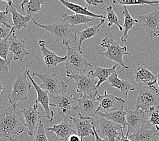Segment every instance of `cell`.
<instances>
[{
  "label": "cell",
  "mask_w": 159,
  "mask_h": 141,
  "mask_svg": "<svg viewBox=\"0 0 159 141\" xmlns=\"http://www.w3.org/2000/svg\"><path fill=\"white\" fill-rule=\"evenodd\" d=\"M44 3L45 1L41 0H24L20 3V7L23 12H26L27 14H31L41 11L42 5Z\"/></svg>",
  "instance_id": "4dcf8cb0"
},
{
  "label": "cell",
  "mask_w": 159,
  "mask_h": 141,
  "mask_svg": "<svg viewBox=\"0 0 159 141\" xmlns=\"http://www.w3.org/2000/svg\"><path fill=\"white\" fill-rule=\"evenodd\" d=\"M69 119H70L63 116L60 124L54 125L51 128H48L47 130L55 134L56 140L59 139L61 141H68L69 138L71 135L77 134L76 131L74 130Z\"/></svg>",
  "instance_id": "d6986e66"
},
{
  "label": "cell",
  "mask_w": 159,
  "mask_h": 141,
  "mask_svg": "<svg viewBox=\"0 0 159 141\" xmlns=\"http://www.w3.org/2000/svg\"><path fill=\"white\" fill-rule=\"evenodd\" d=\"M97 115H99L101 117L107 119V120L113 121L119 125H121L124 128V129L126 126V111H124V107L121 108L118 111L110 112V113H101V112H97Z\"/></svg>",
  "instance_id": "4316f807"
},
{
  "label": "cell",
  "mask_w": 159,
  "mask_h": 141,
  "mask_svg": "<svg viewBox=\"0 0 159 141\" xmlns=\"http://www.w3.org/2000/svg\"><path fill=\"white\" fill-rule=\"evenodd\" d=\"M85 2L86 3V4L88 5L87 8L89 9V7L91 6H99V4L103 3V1H102V0H85Z\"/></svg>",
  "instance_id": "ab89813d"
},
{
  "label": "cell",
  "mask_w": 159,
  "mask_h": 141,
  "mask_svg": "<svg viewBox=\"0 0 159 141\" xmlns=\"http://www.w3.org/2000/svg\"><path fill=\"white\" fill-rule=\"evenodd\" d=\"M7 3V6L6 10L8 12L12 14V27L9 32L8 37L10 38V35L13 33H16V31H19L20 29H24L27 27V24L32 20L31 14H27V15H23L20 14L17 10V7L14 4L12 1H5Z\"/></svg>",
  "instance_id": "9a60e30c"
},
{
  "label": "cell",
  "mask_w": 159,
  "mask_h": 141,
  "mask_svg": "<svg viewBox=\"0 0 159 141\" xmlns=\"http://www.w3.org/2000/svg\"><path fill=\"white\" fill-rule=\"evenodd\" d=\"M102 10H105L107 14V27H111L113 24L116 25L118 27V29L120 31H123V27L120 24V20L118 16L116 14L111 6H106L102 8Z\"/></svg>",
  "instance_id": "1f68e13d"
},
{
  "label": "cell",
  "mask_w": 159,
  "mask_h": 141,
  "mask_svg": "<svg viewBox=\"0 0 159 141\" xmlns=\"http://www.w3.org/2000/svg\"><path fill=\"white\" fill-rule=\"evenodd\" d=\"M11 104L0 111V138H10L23 132L25 126L23 111Z\"/></svg>",
  "instance_id": "6da1fadb"
},
{
  "label": "cell",
  "mask_w": 159,
  "mask_h": 141,
  "mask_svg": "<svg viewBox=\"0 0 159 141\" xmlns=\"http://www.w3.org/2000/svg\"><path fill=\"white\" fill-rule=\"evenodd\" d=\"M59 2L62 3L66 8L70 10L71 11L75 12V14L89 16V17L93 18V19H98V18H100V19H106V16H104L103 15H102V14H96L95 13L91 12L87 7L84 8V7L81 6L80 5L71 3L69 1H66V0H59Z\"/></svg>",
  "instance_id": "484cf974"
},
{
  "label": "cell",
  "mask_w": 159,
  "mask_h": 141,
  "mask_svg": "<svg viewBox=\"0 0 159 141\" xmlns=\"http://www.w3.org/2000/svg\"><path fill=\"white\" fill-rule=\"evenodd\" d=\"M99 126L98 133H101L104 138H107L109 141H116L120 134L119 131L124 130V128L121 125L101 117L99 115L97 117V125Z\"/></svg>",
  "instance_id": "2e32d148"
},
{
  "label": "cell",
  "mask_w": 159,
  "mask_h": 141,
  "mask_svg": "<svg viewBox=\"0 0 159 141\" xmlns=\"http://www.w3.org/2000/svg\"><path fill=\"white\" fill-rule=\"evenodd\" d=\"M126 120L127 132L126 136L131 134L134 133L137 130H139L146 126L148 123L146 111L136 108L135 110H128L126 111Z\"/></svg>",
  "instance_id": "4fadbf2b"
},
{
  "label": "cell",
  "mask_w": 159,
  "mask_h": 141,
  "mask_svg": "<svg viewBox=\"0 0 159 141\" xmlns=\"http://www.w3.org/2000/svg\"><path fill=\"white\" fill-rule=\"evenodd\" d=\"M50 107L57 108L59 115L63 117L70 113L75 100L71 94L66 92L57 96L50 97Z\"/></svg>",
  "instance_id": "e0dca14e"
},
{
  "label": "cell",
  "mask_w": 159,
  "mask_h": 141,
  "mask_svg": "<svg viewBox=\"0 0 159 141\" xmlns=\"http://www.w3.org/2000/svg\"><path fill=\"white\" fill-rule=\"evenodd\" d=\"M39 104L38 103H34L32 107L23 109V114L25 118V126L28 129L27 134L30 136H34L37 131L40 122L41 118H44V115L38 111Z\"/></svg>",
  "instance_id": "5bb4252c"
},
{
  "label": "cell",
  "mask_w": 159,
  "mask_h": 141,
  "mask_svg": "<svg viewBox=\"0 0 159 141\" xmlns=\"http://www.w3.org/2000/svg\"><path fill=\"white\" fill-rule=\"evenodd\" d=\"M9 140H10V141H20L19 139H12V138H11V137H10V138H9Z\"/></svg>",
  "instance_id": "bcb514c9"
},
{
  "label": "cell",
  "mask_w": 159,
  "mask_h": 141,
  "mask_svg": "<svg viewBox=\"0 0 159 141\" xmlns=\"http://www.w3.org/2000/svg\"><path fill=\"white\" fill-rule=\"evenodd\" d=\"M12 60V55L10 56L7 60L0 57V75H6L9 73V69Z\"/></svg>",
  "instance_id": "d590c367"
},
{
  "label": "cell",
  "mask_w": 159,
  "mask_h": 141,
  "mask_svg": "<svg viewBox=\"0 0 159 141\" xmlns=\"http://www.w3.org/2000/svg\"><path fill=\"white\" fill-rule=\"evenodd\" d=\"M122 14L124 16V24L122 26V27H123V33L121 36L120 40L122 42L126 43L128 39V32L132 29L135 24L138 23V20L133 19L131 16L126 6H124V10L122 12Z\"/></svg>",
  "instance_id": "f1b7e54d"
},
{
  "label": "cell",
  "mask_w": 159,
  "mask_h": 141,
  "mask_svg": "<svg viewBox=\"0 0 159 141\" xmlns=\"http://www.w3.org/2000/svg\"><path fill=\"white\" fill-rule=\"evenodd\" d=\"M10 43L8 39L0 41V57L6 60H8V54L10 52Z\"/></svg>",
  "instance_id": "8d00e7d4"
},
{
  "label": "cell",
  "mask_w": 159,
  "mask_h": 141,
  "mask_svg": "<svg viewBox=\"0 0 159 141\" xmlns=\"http://www.w3.org/2000/svg\"><path fill=\"white\" fill-rule=\"evenodd\" d=\"M158 132H159V129H158Z\"/></svg>",
  "instance_id": "c3c4849f"
},
{
  "label": "cell",
  "mask_w": 159,
  "mask_h": 141,
  "mask_svg": "<svg viewBox=\"0 0 159 141\" xmlns=\"http://www.w3.org/2000/svg\"><path fill=\"white\" fill-rule=\"evenodd\" d=\"M158 134V130L150 123H148L142 128L129 134L127 138L131 141H152L154 137Z\"/></svg>",
  "instance_id": "7402d4cb"
},
{
  "label": "cell",
  "mask_w": 159,
  "mask_h": 141,
  "mask_svg": "<svg viewBox=\"0 0 159 141\" xmlns=\"http://www.w3.org/2000/svg\"><path fill=\"white\" fill-rule=\"evenodd\" d=\"M134 78L137 83H144L148 86H153L157 83V76L144 65H141L134 70Z\"/></svg>",
  "instance_id": "603a6c76"
},
{
  "label": "cell",
  "mask_w": 159,
  "mask_h": 141,
  "mask_svg": "<svg viewBox=\"0 0 159 141\" xmlns=\"http://www.w3.org/2000/svg\"><path fill=\"white\" fill-rule=\"evenodd\" d=\"M10 43L9 52L12 53L14 60H19L23 63L24 58L30 55L25 47V42L24 40H20L17 38L15 33H13L12 36L8 39Z\"/></svg>",
  "instance_id": "ffe728a7"
},
{
  "label": "cell",
  "mask_w": 159,
  "mask_h": 141,
  "mask_svg": "<svg viewBox=\"0 0 159 141\" xmlns=\"http://www.w3.org/2000/svg\"><path fill=\"white\" fill-rule=\"evenodd\" d=\"M28 79L26 70L25 69L18 74L12 83V90L8 95L9 102L12 106L20 104V103L27 100L28 93L31 90V84Z\"/></svg>",
  "instance_id": "277c9868"
},
{
  "label": "cell",
  "mask_w": 159,
  "mask_h": 141,
  "mask_svg": "<svg viewBox=\"0 0 159 141\" xmlns=\"http://www.w3.org/2000/svg\"><path fill=\"white\" fill-rule=\"evenodd\" d=\"M3 90H4V88H3V86L1 84H0V96L3 95Z\"/></svg>",
  "instance_id": "ee69618b"
},
{
  "label": "cell",
  "mask_w": 159,
  "mask_h": 141,
  "mask_svg": "<svg viewBox=\"0 0 159 141\" xmlns=\"http://www.w3.org/2000/svg\"><path fill=\"white\" fill-rule=\"evenodd\" d=\"M67 60L65 63L66 74H80L86 73L89 67L93 65L86 60L82 50L78 47L67 46Z\"/></svg>",
  "instance_id": "3957f363"
},
{
  "label": "cell",
  "mask_w": 159,
  "mask_h": 141,
  "mask_svg": "<svg viewBox=\"0 0 159 141\" xmlns=\"http://www.w3.org/2000/svg\"><path fill=\"white\" fill-rule=\"evenodd\" d=\"M0 141H1V140H0Z\"/></svg>",
  "instance_id": "f907efd6"
},
{
  "label": "cell",
  "mask_w": 159,
  "mask_h": 141,
  "mask_svg": "<svg viewBox=\"0 0 159 141\" xmlns=\"http://www.w3.org/2000/svg\"><path fill=\"white\" fill-rule=\"evenodd\" d=\"M135 107L143 111L159 108V93L156 87L147 86L139 90Z\"/></svg>",
  "instance_id": "ba28073f"
},
{
  "label": "cell",
  "mask_w": 159,
  "mask_h": 141,
  "mask_svg": "<svg viewBox=\"0 0 159 141\" xmlns=\"http://www.w3.org/2000/svg\"><path fill=\"white\" fill-rule=\"evenodd\" d=\"M117 139L118 140V141H131V140H129L126 136H125L123 133V130L121 131V136L120 137H118Z\"/></svg>",
  "instance_id": "7bdbcfd3"
},
{
  "label": "cell",
  "mask_w": 159,
  "mask_h": 141,
  "mask_svg": "<svg viewBox=\"0 0 159 141\" xmlns=\"http://www.w3.org/2000/svg\"><path fill=\"white\" fill-rule=\"evenodd\" d=\"M105 20H106V19H101L100 23L98 24L94 25V26L91 27H86L84 30L80 32V38L78 46V48L80 50H82V43L83 42L86 40V39H89L95 37L97 34L99 33L100 27L104 24Z\"/></svg>",
  "instance_id": "83f0119b"
},
{
  "label": "cell",
  "mask_w": 159,
  "mask_h": 141,
  "mask_svg": "<svg viewBox=\"0 0 159 141\" xmlns=\"http://www.w3.org/2000/svg\"><path fill=\"white\" fill-rule=\"evenodd\" d=\"M96 100L99 103V108L97 111L103 113L118 111L124 107L125 100L122 98H118L108 93L105 90L103 95H97Z\"/></svg>",
  "instance_id": "8fae6325"
},
{
  "label": "cell",
  "mask_w": 159,
  "mask_h": 141,
  "mask_svg": "<svg viewBox=\"0 0 159 141\" xmlns=\"http://www.w3.org/2000/svg\"><path fill=\"white\" fill-rule=\"evenodd\" d=\"M97 96L83 95L80 96V99L75 98L77 104L74 107V110L80 117L93 119L97 117L99 108V103L96 100Z\"/></svg>",
  "instance_id": "9c48e42d"
},
{
  "label": "cell",
  "mask_w": 159,
  "mask_h": 141,
  "mask_svg": "<svg viewBox=\"0 0 159 141\" xmlns=\"http://www.w3.org/2000/svg\"><path fill=\"white\" fill-rule=\"evenodd\" d=\"M138 16V23L136 25L143 28L150 38L159 37V10L154 9L152 12Z\"/></svg>",
  "instance_id": "30bf717a"
},
{
  "label": "cell",
  "mask_w": 159,
  "mask_h": 141,
  "mask_svg": "<svg viewBox=\"0 0 159 141\" xmlns=\"http://www.w3.org/2000/svg\"><path fill=\"white\" fill-rule=\"evenodd\" d=\"M8 13L9 12L6 10L4 11V12H2V11L0 10V27H6V28L12 29V25L8 24Z\"/></svg>",
  "instance_id": "74e56055"
},
{
  "label": "cell",
  "mask_w": 159,
  "mask_h": 141,
  "mask_svg": "<svg viewBox=\"0 0 159 141\" xmlns=\"http://www.w3.org/2000/svg\"><path fill=\"white\" fill-rule=\"evenodd\" d=\"M152 141H159V134H158V135H157V136H155L154 138L153 139Z\"/></svg>",
  "instance_id": "f6af8a7d"
},
{
  "label": "cell",
  "mask_w": 159,
  "mask_h": 141,
  "mask_svg": "<svg viewBox=\"0 0 159 141\" xmlns=\"http://www.w3.org/2000/svg\"><path fill=\"white\" fill-rule=\"evenodd\" d=\"M9 33L7 32L6 27H0V41L9 39Z\"/></svg>",
  "instance_id": "f35d334b"
},
{
  "label": "cell",
  "mask_w": 159,
  "mask_h": 141,
  "mask_svg": "<svg viewBox=\"0 0 159 141\" xmlns=\"http://www.w3.org/2000/svg\"><path fill=\"white\" fill-rule=\"evenodd\" d=\"M100 46L106 48V51L105 52H99L101 56L106 57L108 60L121 65L122 67L129 68L125 65L123 60L125 55L131 56V53L127 52V47L120 46L116 39L108 37H104L102 39Z\"/></svg>",
  "instance_id": "5b68a950"
},
{
  "label": "cell",
  "mask_w": 159,
  "mask_h": 141,
  "mask_svg": "<svg viewBox=\"0 0 159 141\" xmlns=\"http://www.w3.org/2000/svg\"><path fill=\"white\" fill-rule=\"evenodd\" d=\"M117 67L116 64L113 65V67L111 68H105V67H95L93 66V69L90 71L91 73L92 74L93 77L97 79V88L98 89L101 85L103 84L105 82L108 80V78L110 77L111 75L117 72L116 71Z\"/></svg>",
  "instance_id": "d4e9b609"
},
{
  "label": "cell",
  "mask_w": 159,
  "mask_h": 141,
  "mask_svg": "<svg viewBox=\"0 0 159 141\" xmlns=\"http://www.w3.org/2000/svg\"><path fill=\"white\" fill-rule=\"evenodd\" d=\"M34 141H48L42 121L40 122L39 128L34 136Z\"/></svg>",
  "instance_id": "e575fe53"
},
{
  "label": "cell",
  "mask_w": 159,
  "mask_h": 141,
  "mask_svg": "<svg viewBox=\"0 0 159 141\" xmlns=\"http://www.w3.org/2000/svg\"><path fill=\"white\" fill-rule=\"evenodd\" d=\"M25 70H26L29 79L31 81V84H33L36 93H37V98H36L35 103H38V104L40 103L42 104L43 108L44 109V118L46 119V121L48 123L52 122L54 120V117H55V113H54V111H52L50 108V101L48 93L46 90L41 88L39 86L36 84L34 79L32 78L30 69H29L27 67L25 68Z\"/></svg>",
  "instance_id": "7c38bea8"
},
{
  "label": "cell",
  "mask_w": 159,
  "mask_h": 141,
  "mask_svg": "<svg viewBox=\"0 0 159 141\" xmlns=\"http://www.w3.org/2000/svg\"><path fill=\"white\" fill-rule=\"evenodd\" d=\"M93 18L86 16L84 15H81V14H64L63 15V21L67 22L69 24H70L71 26H75L78 24H87L92 23L94 20Z\"/></svg>",
  "instance_id": "f546056e"
},
{
  "label": "cell",
  "mask_w": 159,
  "mask_h": 141,
  "mask_svg": "<svg viewBox=\"0 0 159 141\" xmlns=\"http://www.w3.org/2000/svg\"><path fill=\"white\" fill-rule=\"evenodd\" d=\"M70 119L74 122L77 134L80 137L82 141L83 139L85 137H88L91 135L95 136L93 128L94 126H97V117L93 119L71 117Z\"/></svg>",
  "instance_id": "ac0fdd59"
},
{
  "label": "cell",
  "mask_w": 159,
  "mask_h": 141,
  "mask_svg": "<svg viewBox=\"0 0 159 141\" xmlns=\"http://www.w3.org/2000/svg\"><path fill=\"white\" fill-rule=\"evenodd\" d=\"M68 141H82L80 137L78 134L71 135L68 139Z\"/></svg>",
  "instance_id": "b9f144b4"
},
{
  "label": "cell",
  "mask_w": 159,
  "mask_h": 141,
  "mask_svg": "<svg viewBox=\"0 0 159 141\" xmlns=\"http://www.w3.org/2000/svg\"><path fill=\"white\" fill-rule=\"evenodd\" d=\"M148 121L150 124L154 126L157 130L159 129V110L152 109L149 111H146Z\"/></svg>",
  "instance_id": "836d02e7"
},
{
  "label": "cell",
  "mask_w": 159,
  "mask_h": 141,
  "mask_svg": "<svg viewBox=\"0 0 159 141\" xmlns=\"http://www.w3.org/2000/svg\"><path fill=\"white\" fill-rule=\"evenodd\" d=\"M38 43L40 47L43 60L47 68L56 67L61 63H66L67 56H59L54 52L47 48L44 40H39Z\"/></svg>",
  "instance_id": "44dd1931"
},
{
  "label": "cell",
  "mask_w": 159,
  "mask_h": 141,
  "mask_svg": "<svg viewBox=\"0 0 159 141\" xmlns=\"http://www.w3.org/2000/svg\"><path fill=\"white\" fill-rule=\"evenodd\" d=\"M157 84H158V87H159V72H158V75H157Z\"/></svg>",
  "instance_id": "7dc6e473"
},
{
  "label": "cell",
  "mask_w": 159,
  "mask_h": 141,
  "mask_svg": "<svg viewBox=\"0 0 159 141\" xmlns=\"http://www.w3.org/2000/svg\"><path fill=\"white\" fill-rule=\"evenodd\" d=\"M32 75L38 77L42 82L39 87L48 93L50 97L57 96L66 93L67 86L59 75L57 73L39 74L32 73Z\"/></svg>",
  "instance_id": "52a82bcc"
},
{
  "label": "cell",
  "mask_w": 159,
  "mask_h": 141,
  "mask_svg": "<svg viewBox=\"0 0 159 141\" xmlns=\"http://www.w3.org/2000/svg\"><path fill=\"white\" fill-rule=\"evenodd\" d=\"M158 110H159V108H158Z\"/></svg>",
  "instance_id": "681fc988"
},
{
  "label": "cell",
  "mask_w": 159,
  "mask_h": 141,
  "mask_svg": "<svg viewBox=\"0 0 159 141\" xmlns=\"http://www.w3.org/2000/svg\"><path fill=\"white\" fill-rule=\"evenodd\" d=\"M107 81L112 88H115L120 90L126 99H127L129 92L134 91L135 89V86L132 85L131 83L126 80H123V79H119L117 72L111 75L110 77L108 78Z\"/></svg>",
  "instance_id": "cb8c5ba5"
},
{
  "label": "cell",
  "mask_w": 159,
  "mask_h": 141,
  "mask_svg": "<svg viewBox=\"0 0 159 141\" xmlns=\"http://www.w3.org/2000/svg\"><path fill=\"white\" fill-rule=\"evenodd\" d=\"M93 131L94 133H95V141H109L107 138H105V139H102L100 137V136L99 135L98 132H97V130L96 129V126H93Z\"/></svg>",
  "instance_id": "60d3db41"
},
{
  "label": "cell",
  "mask_w": 159,
  "mask_h": 141,
  "mask_svg": "<svg viewBox=\"0 0 159 141\" xmlns=\"http://www.w3.org/2000/svg\"><path fill=\"white\" fill-rule=\"evenodd\" d=\"M69 78L66 84L70 80H74L76 92L80 95L88 96H97L98 89L97 88V79L93 77L91 72L80 74H66Z\"/></svg>",
  "instance_id": "8992f818"
},
{
  "label": "cell",
  "mask_w": 159,
  "mask_h": 141,
  "mask_svg": "<svg viewBox=\"0 0 159 141\" xmlns=\"http://www.w3.org/2000/svg\"><path fill=\"white\" fill-rule=\"evenodd\" d=\"M114 4L120 6H137V5H149L154 6L159 4V1H146V0H114L112 2Z\"/></svg>",
  "instance_id": "d6a6232c"
},
{
  "label": "cell",
  "mask_w": 159,
  "mask_h": 141,
  "mask_svg": "<svg viewBox=\"0 0 159 141\" xmlns=\"http://www.w3.org/2000/svg\"><path fill=\"white\" fill-rule=\"evenodd\" d=\"M32 21L38 27L51 34L52 38L55 39L54 43L62 42L67 46L70 42L77 40L76 29L67 22L61 20L54 24H41L36 22L34 18L32 19Z\"/></svg>",
  "instance_id": "7a4b0ae2"
}]
</instances>
